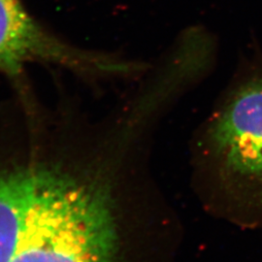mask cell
Here are the masks:
<instances>
[{"mask_svg":"<svg viewBox=\"0 0 262 262\" xmlns=\"http://www.w3.org/2000/svg\"><path fill=\"white\" fill-rule=\"evenodd\" d=\"M110 190L58 167L0 172V262H119Z\"/></svg>","mask_w":262,"mask_h":262,"instance_id":"obj_1","label":"cell"},{"mask_svg":"<svg viewBox=\"0 0 262 262\" xmlns=\"http://www.w3.org/2000/svg\"><path fill=\"white\" fill-rule=\"evenodd\" d=\"M59 66L88 79L139 74L140 62L74 47L44 28L23 0H0V72L16 93L28 90L26 66Z\"/></svg>","mask_w":262,"mask_h":262,"instance_id":"obj_2","label":"cell"},{"mask_svg":"<svg viewBox=\"0 0 262 262\" xmlns=\"http://www.w3.org/2000/svg\"><path fill=\"white\" fill-rule=\"evenodd\" d=\"M209 138L226 172L262 210V67L228 94Z\"/></svg>","mask_w":262,"mask_h":262,"instance_id":"obj_3","label":"cell"}]
</instances>
